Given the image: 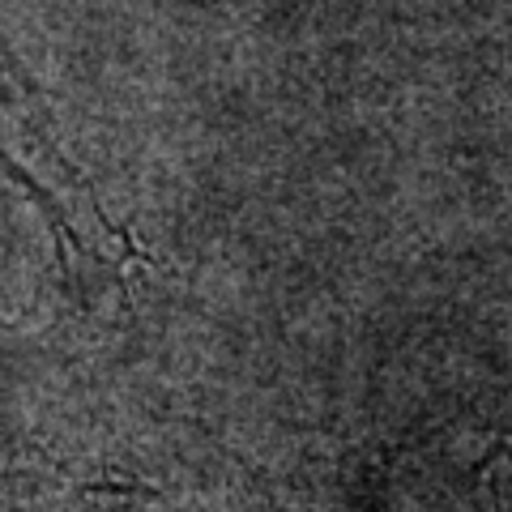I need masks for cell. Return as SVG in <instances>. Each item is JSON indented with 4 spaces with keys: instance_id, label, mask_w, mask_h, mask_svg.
I'll return each mask as SVG.
<instances>
[{
    "instance_id": "6da1fadb",
    "label": "cell",
    "mask_w": 512,
    "mask_h": 512,
    "mask_svg": "<svg viewBox=\"0 0 512 512\" xmlns=\"http://www.w3.org/2000/svg\"><path fill=\"white\" fill-rule=\"evenodd\" d=\"M0 171L43 205L64 248H73L77 256L103 269H124L137 256L128 235L103 214L82 171L56 146L39 99L30 94L5 52H0Z\"/></svg>"
},
{
    "instance_id": "7a4b0ae2",
    "label": "cell",
    "mask_w": 512,
    "mask_h": 512,
    "mask_svg": "<svg viewBox=\"0 0 512 512\" xmlns=\"http://www.w3.org/2000/svg\"><path fill=\"white\" fill-rule=\"evenodd\" d=\"M483 495L491 512H512V436L500 448H491L483 466Z\"/></svg>"
}]
</instances>
